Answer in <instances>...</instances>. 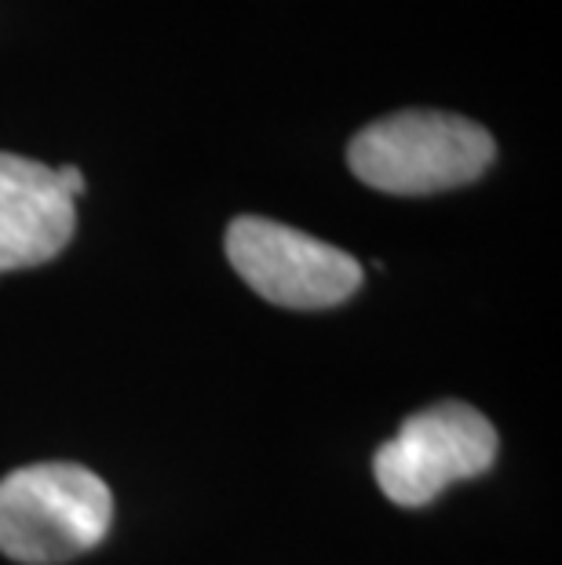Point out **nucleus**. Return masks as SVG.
I'll return each mask as SVG.
<instances>
[{
	"mask_svg": "<svg viewBox=\"0 0 562 565\" xmlns=\"http://www.w3.org/2000/svg\"><path fill=\"white\" fill-rule=\"evenodd\" d=\"M497 158L494 136L457 114L399 110L365 125L347 147V164L380 194L424 198L475 183Z\"/></svg>",
	"mask_w": 562,
	"mask_h": 565,
	"instance_id": "nucleus-1",
	"label": "nucleus"
},
{
	"mask_svg": "<svg viewBox=\"0 0 562 565\" xmlns=\"http://www.w3.org/2000/svg\"><path fill=\"white\" fill-rule=\"evenodd\" d=\"M114 525V492L81 463H30L0 478V555L22 565L81 558Z\"/></svg>",
	"mask_w": 562,
	"mask_h": 565,
	"instance_id": "nucleus-2",
	"label": "nucleus"
},
{
	"mask_svg": "<svg viewBox=\"0 0 562 565\" xmlns=\"http://www.w3.org/2000/svg\"><path fill=\"white\" fill-rule=\"evenodd\" d=\"M226 259L256 296L289 310H326L362 288V263L296 226L237 215L223 237Z\"/></svg>",
	"mask_w": 562,
	"mask_h": 565,
	"instance_id": "nucleus-3",
	"label": "nucleus"
},
{
	"mask_svg": "<svg viewBox=\"0 0 562 565\" xmlns=\"http://www.w3.org/2000/svg\"><path fill=\"white\" fill-rule=\"evenodd\" d=\"M497 460V430L468 402H438L402 419L373 456L380 492L399 508H424L446 486L486 475Z\"/></svg>",
	"mask_w": 562,
	"mask_h": 565,
	"instance_id": "nucleus-4",
	"label": "nucleus"
},
{
	"mask_svg": "<svg viewBox=\"0 0 562 565\" xmlns=\"http://www.w3.org/2000/svg\"><path fill=\"white\" fill-rule=\"evenodd\" d=\"M77 231V201L63 194L55 168L0 153V274L52 263Z\"/></svg>",
	"mask_w": 562,
	"mask_h": 565,
	"instance_id": "nucleus-5",
	"label": "nucleus"
},
{
	"mask_svg": "<svg viewBox=\"0 0 562 565\" xmlns=\"http://www.w3.org/2000/svg\"><path fill=\"white\" fill-rule=\"evenodd\" d=\"M55 179H59V186H63V194L70 201H77L81 194H85V172L74 164H63V168H55Z\"/></svg>",
	"mask_w": 562,
	"mask_h": 565,
	"instance_id": "nucleus-6",
	"label": "nucleus"
}]
</instances>
